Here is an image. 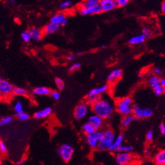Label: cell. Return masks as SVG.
<instances>
[{
	"label": "cell",
	"mask_w": 165,
	"mask_h": 165,
	"mask_svg": "<svg viewBox=\"0 0 165 165\" xmlns=\"http://www.w3.org/2000/svg\"><path fill=\"white\" fill-rule=\"evenodd\" d=\"M10 1V3H12V4H14V2H15L14 1Z\"/></svg>",
	"instance_id": "11a10c76"
},
{
	"label": "cell",
	"mask_w": 165,
	"mask_h": 165,
	"mask_svg": "<svg viewBox=\"0 0 165 165\" xmlns=\"http://www.w3.org/2000/svg\"><path fill=\"white\" fill-rule=\"evenodd\" d=\"M103 136V132L97 130L94 134L86 136V141L88 145L92 148H97L98 144L102 139Z\"/></svg>",
	"instance_id": "ba28073f"
},
{
	"label": "cell",
	"mask_w": 165,
	"mask_h": 165,
	"mask_svg": "<svg viewBox=\"0 0 165 165\" xmlns=\"http://www.w3.org/2000/svg\"><path fill=\"white\" fill-rule=\"evenodd\" d=\"M145 39H146L145 36H144V35H143L142 34H139V35L133 36V37L130 38L128 42H129L130 45H139L144 43Z\"/></svg>",
	"instance_id": "603a6c76"
},
{
	"label": "cell",
	"mask_w": 165,
	"mask_h": 165,
	"mask_svg": "<svg viewBox=\"0 0 165 165\" xmlns=\"http://www.w3.org/2000/svg\"><path fill=\"white\" fill-rule=\"evenodd\" d=\"M135 119V117L133 115H129L124 116L121 120V126L123 127L126 128L128 127L129 126L131 125V123L134 121Z\"/></svg>",
	"instance_id": "d4e9b609"
},
{
	"label": "cell",
	"mask_w": 165,
	"mask_h": 165,
	"mask_svg": "<svg viewBox=\"0 0 165 165\" xmlns=\"http://www.w3.org/2000/svg\"><path fill=\"white\" fill-rule=\"evenodd\" d=\"M60 26L59 25L53 24V23L50 22L49 24H48L43 31V34L45 35H50V34L55 33L59 29Z\"/></svg>",
	"instance_id": "2e32d148"
},
{
	"label": "cell",
	"mask_w": 165,
	"mask_h": 165,
	"mask_svg": "<svg viewBox=\"0 0 165 165\" xmlns=\"http://www.w3.org/2000/svg\"><path fill=\"white\" fill-rule=\"evenodd\" d=\"M142 34L144 35L146 38L150 37L152 35V31L150 28H148V27H144L142 30Z\"/></svg>",
	"instance_id": "836d02e7"
},
{
	"label": "cell",
	"mask_w": 165,
	"mask_h": 165,
	"mask_svg": "<svg viewBox=\"0 0 165 165\" xmlns=\"http://www.w3.org/2000/svg\"><path fill=\"white\" fill-rule=\"evenodd\" d=\"M25 159H20L19 160H18V161L16 162V165H22L24 163V162H25Z\"/></svg>",
	"instance_id": "f6af8a7d"
},
{
	"label": "cell",
	"mask_w": 165,
	"mask_h": 165,
	"mask_svg": "<svg viewBox=\"0 0 165 165\" xmlns=\"http://www.w3.org/2000/svg\"><path fill=\"white\" fill-rule=\"evenodd\" d=\"M80 14L82 16H86V15H95L98 14L102 12V8L101 6L99 4L97 5L92 7L90 8H84L83 10H80Z\"/></svg>",
	"instance_id": "30bf717a"
},
{
	"label": "cell",
	"mask_w": 165,
	"mask_h": 165,
	"mask_svg": "<svg viewBox=\"0 0 165 165\" xmlns=\"http://www.w3.org/2000/svg\"><path fill=\"white\" fill-rule=\"evenodd\" d=\"M14 86L8 80H2L0 82V94L2 98L10 97L13 95Z\"/></svg>",
	"instance_id": "52a82bcc"
},
{
	"label": "cell",
	"mask_w": 165,
	"mask_h": 165,
	"mask_svg": "<svg viewBox=\"0 0 165 165\" xmlns=\"http://www.w3.org/2000/svg\"><path fill=\"white\" fill-rule=\"evenodd\" d=\"M94 113L99 116L102 119L109 118L114 111L113 105L110 100L100 98L98 101L92 106Z\"/></svg>",
	"instance_id": "6da1fadb"
},
{
	"label": "cell",
	"mask_w": 165,
	"mask_h": 165,
	"mask_svg": "<svg viewBox=\"0 0 165 165\" xmlns=\"http://www.w3.org/2000/svg\"><path fill=\"white\" fill-rule=\"evenodd\" d=\"M21 38H22V41L26 43H29L30 41H31V40L32 39L31 36V35H30V34L28 33V31L22 32V33L21 34Z\"/></svg>",
	"instance_id": "4dcf8cb0"
},
{
	"label": "cell",
	"mask_w": 165,
	"mask_h": 165,
	"mask_svg": "<svg viewBox=\"0 0 165 165\" xmlns=\"http://www.w3.org/2000/svg\"><path fill=\"white\" fill-rule=\"evenodd\" d=\"M101 48H102V49H105V48H106V46H105V45H102L101 46Z\"/></svg>",
	"instance_id": "db71d44e"
},
{
	"label": "cell",
	"mask_w": 165,
	"mask_h": 165,
	"mask_svg": "<svg viewBox=\"0 0 165 165\" xmlns=\"http://www.w3.org/2000/svg\"><path fill=\"white\" fill-rule=\"evenodd\" d=\"M28 33L31 36L32 39H34L36 41H40L42 38L43 34L42 31H41L39 29L36 28V27H33V28L30 29Z\"/></svg>",
	"instance_id": "d6986e66"
},
{
	"label": "cell",
	"mask_w": 165,
	"mask_h": 165,
	"mask_svg": "<svg viewBox=\"0 0 165 165\" xmlns=\"http://www.w3.org/2000/svg\"><path fill=\"white\" fill-rule=\"evenodd\" d=\"M99 4L101 6L102 11L104 12L111 11L115 8L113 0H100L99 1Z\"/></svg>",
	"instance_id": "9a60e30c"
},
{
	"label": "cell",
	"mask_w": 165,
	"mask_h": 165,
	"mask_svg": "<svg viewBox=\"0 0 165 165\" xmlns=\"http://www.w3.org/2000/svg\"><path fill=\"white\" fill-rule=\"evenodd\" d=\"M57 154L63 159V161L68 162L72 159L74 149L72 146L68 144H63L57 149Z\"/></svg>",
	"instance_id": "277c9868"
},
{
	"label": "cell",
	"mask_w": 165,
	"mask_h": 165,
	"mask_svg": "<svg viewBox=\"0 0 165 165\" xmlns=\"http://www.w3.org/2000/svg\"><path fill=\"white\" fill-rule=\"evenodd\" d=\"M65 18H66L65 14L64 13H63V12L57 13L51 18V23L59 25V26H61V22H62L63 20L64 19H65Z\"/></svg>",
	"instance_id": "44dd1931"
},
{
	"label": "cell",
	"mask_w": 165,
	"mask_h": 165,
	"mask_svg": "<svg viewBox=\"0 0 165 165\" xmlns=\"http://www.w3.org/2000/svg\"><path fill=\"white\" fill-rule=\"evenodd\" d=\"M133 148L132 146L129 145H122L120 147L119 151L120 152H126V153H130L132 151Z\"/></svg>",
	"instance_id": "d6a6232c"
},
{
	"label": "cell",
	"mask_w": 165,
	"mask_h": 165,
	"mask_svg": "<svg viewBox=\"0 0 165 165\" xmlns=\"http://www.w3.org/2000/svg\"><path fill=\"white\" fill-rule=\"evenodd\" d=\"M1 160L0 159V165H1Z\"/></svg>",
	"instance_id": "680465c9"
},
{
	"label": "cell",
	"mask_w": 165,
	"mask_h": 165,
	"mask_svg": "<svg viewBox=\"0 0 165 165\" xmlns=\"http://www.w3.org/2000/svg\"><path fill=\"white\" fill-rule=\"evenodd\" d=\"M14 111L17 115H18L24 113V108H23V105L22 102L20 101V100H17V101L16 102V103L14 104Z\"/></svg>",
	"instance_id": "83f0119b"
},
{
	"label": "cell",
	"mask_w": 165,
	"mask_h": 165,
	"mask_svg": "<svg viewBox=\"0 0 165 165\" xmlns=\"http://www.w3.org/2000/svg\"><path fill=\"white\" fill-rule=\"evenodd\" d=\"M123 135H119V136L115 137L114 142L112 144L111 147L109 148V151L111 152H117L119 151V148L121 146L123 145Z\"/></svg>",
	"instance_id": "5bb4252c"
},
{
	"label": "cell",
	"mask_w": 165,
	"mask_h": 165,
	"mask_svg": "<svg viewBox=\"0 0 165 165\" xmlns=\"http://www.w3.org/2000/svg\"><path fill=\"white\" fill-rule=\"evenodd\" d=\"M68 20L67 18H65V19H64L63 20V22H61V26H65V25L68 24Z\"/></svg>",
	"instance_id": "f907efd6"
},
{
	"label": "cell",
	"mask_w": 165,
	"mask_h": 165,
	"mask_svg": "<svg viewBox=\"0 0 165 165\" xmlns=\"http://www.w3.org/2000/svg\"><path fill=\"white\" fill-rule=\"evenodd\" d=\"M2 98V97H1V94H0V100H1Z\"/></svg>",
	"instance_id": "6f0895ef"
},
{
	"label": "cell",
	"mask_w": 165,
	"mask_h": 165,
	"mask_svg": "<svg viewBox=\"0 0 165 165\" xmlns=\"http://www.w3.org/2000/svg\"><path fill=\"white\" fill-rule=\"evenodd\" d=\"M161 11L162 13L165 14V1H163L161 4Z\"/></svg>",
	"instance_id": "7dc6e473"
},
{
	"label": "cell",
	"mask_w": 165,
	"mask_h": 165,
	"mask_svg": "<svg viewBox=\"0 0 165 165\" xmlns=\"http://www.w3.org/2000/svg\"><path fill=\"white\" fill-rule=\"evenodd\" d=\"M88 105L85 102L80 103L75 107L74 111V117L76 120H82L85 118L88 113Z\"/></svg>",
	"instance_id": "8992f818"
},
{
	"label": "cell",
	"mask_w": 165,
	"mask_h": 165,
	"mask_svg": "<svg viewBox=\"0 0 165 165\" xmlns=\"http://www.w3.org/2000/svg\"><path fill=\"white\" fill-rule=\"evenodd\" d=\"M81 68V63H75L74 64H73L69 68V71L71 72H74V71L78 70V69H80Z\"/></svg>",
	"instance_id": "f35d334b"
},
{
	"label": "cell",
	"mask_w": 165,
	"mask_h": 165,
	"mask_svg": "<svg viewBox=\"0 0 165 165\" xmlns=\"http://www.w3.org/2000/svg\"><path fill=\"white\" fill-rule=\"evenodd\" d=\"M13 95L15 96H20V97H26L28 95V90L24 88L14 86Z\"/></svg>",
	"instance_id": "484cf974"
},
{
	"label": "cell",
	"mask_w": 165,
	"mask_h": 165,
	"mask_svg": "<svg viewBox=\"0 0 165 165\" xmlns=\"http://www.w3.org/2000/svg\"><path fill=\"white\" fill-rule=\"evenodd\" d=\"M127 165H133V164H127Z\"/></svg>",
	"instance_id": "94428289"
},
{
	"label": "cell",
	"mask_w": 165,
	"mask_h": 165,
	"mask_svg": "<svg viewBox=\"0 0 165 165\" xmlns=\"http://www.w3.org/2000/svg\"><path fill=\"white\" fill-rule=\"evenodd\" d=\"M123 71L121 69H115L110 72L108 77H107V81L110 83H113L116 81H117L119 79L121 78L122 76Z\"/></svg>",
	"instance_id": "7c38bea8"
},
{
	"label": "cell",
	"mask_w": 165,
	"mask_h": 165,
	"mask_svg": "<svg viewBox=\"0 0 165 165\" xmlns=\"http://www.w3.org/2000/svg\"><path fill=\"white\" fill-rule=\"evenodd\" d=\"M100 96H95V97H87L86 99V103L88 105L92 106L95 103H97L100 99Z\"/></svg>",
	"instance_id": "f1b7e54d"
},
{
	"label": "cell",
	"mask_w": 165,
	"mask_h": 165,
	"mask_svg": "<svg viewBox=\"0 0 165 165\" xmlns=\"http://www.w3.org/2000/svg\"><path fill=\"white\" fill-rule=\"evenodd\" d=\"M148 83L150 86L153 88V90L161 86L160 85V79L156 75H151L148 79Z\"/></svg>",
	"instance_id": "7402d4cb"
},
{
	"label": "cell",
	"mask_w": 165,
	"mask_h": 165,
	"mask_svg": "<svg viewBox=\"0 0 165 165\" xmlns=\"http://www.w3.org/2000/svg\"><path fill=\"white\" fill-rule=\"evenodd\" d=\"M51 97L55 100H59V98H60V94L57 90L51 91Z\"/></svg>",
	"instance_id": "60d3db41"
},
{
	"label": "cell",
	"mask_w": 165,
	"mask_h": 165,
	"mask_svg": "<svg viewBox=\"0 0 165 165\" xmlns=\"http://www.w3.org/2000/svg\"><path fill=\"white\" fill-rule=\"evenodd\" d=\"M113 4H114L115 8H119V7L118 0H113Z\"/></svg>",
	"instance_id": "681fc988"
},
{
	"label": "cell",
	"mask_w": 165,
	"mask_h": 165,
	"mask_svg": "<svg viewBox=\"0 0 165 165\" xmlns=\"http://www.w3.org/2000/svg\"><path fill=\"white\" fill-rule=\"evenodd\" d=\"M1 80H2V78H1V75H0V82H1Z\"/></svg>",
	"instance_id": "9f6ffc18"
},
{
	"label": "cell",
	"mask_w": 165,
	"mask_h": 165,
	"mask_svg": "<svg viewBox=\"0 0 165 165\" xmlns=\"http://www.w3.org/2000/svg\"><path fill=\"white\" fill-rule=\"evenodd\" d=\"M160 85L165 90V78L160 79Z\"/></svg>",
	"instance_id": "bcb514c9"
},
{
	"label": "cell",
	"mask_w": 165,
	"mask_h": 165,
	"mask_svg": "<svg viewBox=\"0 0 165 165\" xmlns=\"http://www.w3.org/2000/svg\"><path fill=\"white\" fill-rule=\"evenodd\" d=\"M154 162L157 165H165V150H160L155 155Z\"/></svg>",
	"instance_id": "ffe728a7"
},
{
	"label": "cell",
	"mask_w": 165,
	"mask_h": 165,
	"mask_svg": "<svg viewBox=\"0 0 165 165\" xmlns=\"http://www.w3.org/2000/svg\"><path fill=\"white\" fill-rule=\"evenodd\" d=\"M82 132H83L86 136H89V135L92 134L97 131V129H96L95 128L88 122L83 125V126H82Z\"/></svg>",
	"instance_id": "4316f807"
},
{
	"label": "cell",
	"mask_w": 165,
	"mask_h": 165,
	"mask_svg": "<svg viewBox=\"0 0 165 165\" xmlns=\"http://www.w3.org/2000/svg\"><path fill=\"white\" fill-rule=\"evenodd\" d=\"M77 55L78 56H82V52H78L77 53Z\"/></svg>",
	"instance_id": "f5cc1de1"
},
{
	"label": "cell",
	"mask_w": 165,
	"mask_h": 165,
	"mask_svg": "<svg viewBox=\"0 0 165 165\" xmlns=\"http://www.w3.org/2000/svg\"><path fill=\"white\" fill-rule=\"evenodd\" d=\"M88 123L93 126L97 130H98L102 127L103 124V119L99 116L94 114L92 115L88 118Z\"/></svg>",
	"instance_id": "8fae6325"
},
{
	"label": "cell",
	"mask_w": 165,
	"mask_h": 165,
	"mask_svg": "<svg viewBox=\"0 0 165 165\" xmlns=\"http://www.w3.org/2000/svg\"><path fill=\"white\" fill-rule=\"evenodd\" d=\"M133 115L135 117V118L137 119H144L150 117L152 115L153 111L152 109L143 108L139 106L138 105H133Z\"/></svg>",
	"instance_id": "5b68a950"
},
{
	"label": "cell",
	"mask_w": 165,
	"mask_h": 165,
	"mask_svg": "<svg viewBox=\"0 0 165 165\" xmlns=\"http://www.w3.org/2000/svg\"><path fill=\"white\" fill-rule=\"evenodd\" d=\"M1 119V116L0 115V119Z\"/></svg>",
	"instance_id": "91938a15"
},
{
	"label": "cell",
	"mask_w": 165,
	"mask_h": 165,
	"mask_svg": "<svg viewBox=\"0 0 165 165\" xmlns=\"http://www.w3.org/2000/svg\"><path fill=\"white\" fill-rule=\"evenodd\" d=\"M133 156L132 154L126 152H119L115 156V160L117 163L119 165H127L131 164Z\"/></svg>",
	"instance_id": "9c48e42d"
},
{
	"label": "cell",
	"mask_w": 165,
	"mask_h": 165,
	"mask_svg": "<svg viewBox=\"0 0 165 165\" xmlns=\"http://www.w3.org/2000/svg\"><path fill=\"white\" fill-rule=\"evenodd\" d=\"M98 4H99L98 0H87V1H84L83 3L80 4V6H79V10L80 11L84 8H90L97 5Z\"/></svg>",
	"instance_id": "cb8c5ba5"
},
{
	"label": "cell",
	"mask_w": 165,
	"mask_h": 165,
	"mask_svg": "<svg viewBox=\"0 0 165 165\" xmlns=\"http://www.w3.org/2000/svg\"><path fill=\"white\" fill-rule=\"evenodd\" d=\"M0 141H1V140H0Z\"/></svg>",
	"instance_id": "6125c7cd"
},
{
	"label": "cell",
	"mask_w": 165,
	"mask_h": 165,
	"mask_svg": "<svg viewBox=\"0 0 165 165\" xmlns=\"http://www.w3.org/2000/svg\"><path fill=\"white\" fill-rule=\"evenodd\" d=\"M118 2L119 7H123L127 5L129 1H128V0H118Z\"/></svg>",
	"instance_id": "ee69618b"
},
{
	"label": "cell",
	"mask_w": 165,
	"mask_h": 165,
	"mask_svg": "<svg viewBox=\"0 0 165 165\" xmlns=\"http://www.w3.org/2000/svg\"><path fill=\"white\" fill-rule=\"evenodd\" d=\"M159 131L162 135H165V124L161 123L159 126Z\"/></svg>",
	"instance_id": "7bdbcfd3"
},
{
	"label": "cell",
	"mask_w": 165,
	"mask_h": 165,
	"mask_svg": "<svg viewBox=\"0 0 165 165\" xmlns=\"http://www.w3.org/2000/svg\"><path fill=\"white\" fill-rule=\"evenodd\" d=\"M33 93L34 95L37 96H48L51 95V91L49 88L45 86H39L34 88Z\"/></svg>",
	"instance_id": "e0dca14e"
},
{
	"label": "cell",
	"mask_w": 165,
	"mask_h": 165,
	"mask_svg": "<svg viewBox=\"0 0 165 165\" xmlns=\"http://www.w3.org/2000/svg\"><path fill=\"white\" fill-rule=\"evenodd\" d=\"M115 139V135L111 129H106L103 132V136L98 144L97 149L100 151L109 150Z\"/></svg>",
	"instance_id": "7a4b0ae2"
},
{
	"label": "cell",
	"mask_w": 165,
	"mask_h": 165,
	"mask_svg": "<svg viewBox=\"0 0 165 165\" xmlns=\"http://www.w3.org/2000/svg\"><path fill=\"white\" fill-rule=\"evenodd\" d=\"M68 59L69 61H74L75 59V57L73 55H70L68 56Z\"/></svg>",
	"instance_id": "c3c4849f"
},
{
	"label": "cell",
	"mask_w": 165,
	"mask_h": 165,
	"mask_svg": "<svg viewBox=\"0 0 165 165\" xmlns=\"http://www.w3.org/2000/svg\"><path fill=\"white\" fill-rule=\"evenodd\" d=\"M108 89V85H103L102 86L93 88L89 92L88 97H95V96H100L102 93L105 92Z\"/></svg>",
	"instance_id": "ac0fdd59"
},
{
	"label": "cell",
	"mask_w": 165,
	"mask_h": 165,
	"mask_svg": "<svg viewBox=\"0 0 165 165\" xmlns=\"http://www.w3.org/2000/svg\"><path fill=\"white\" fill-rule=\"evenodd\" d=\"M117 111L122 115H132L133 112V100L131 98L126 97L118 100L116 104Z\"/></svg>",
	"instance_id": "3957f363"
},
{
	"label": "cell",
	"mask_w": 165,
	"mask_h": 165,
	"mask_svg": "<svg viewBox=\"0 0 165 165\" xmlns=\"http://www.w3.org/2000/svg\"><path fill=\"white\" fill-rule=\"evenodd\" d=\"M51 113L52 109L51 107H46L45 109L36 111L34 114V117L36 119H41L48 117L51 115Z\"/></svg>",
	"instance_id": "4fadbf2b"
},
{
	"label": "cell",
	"mask_w": 165,
	"mask_h": 165,
	"mask_svg": "<svg viewBox=\"0 0 165 165\" xmlns=\"http://www.w3.org/2000/svg\"><path fill=\"white\" fill-rule=\"evenodd\" d=\"M144 153H145V154H148L149 153V150H148V149H145V150H144Z\"/></svg>",
	"instance_id": "816d5d0a"
},
{
	"label": "cell",
	"mask_w": 165,
	"mask_h": 165,
	"mask_svg": "<svg viewBox=\"0 0 165 165\" xmlns=\"http://www.w3.org/2000/svg\"><path fill=\"white\" fill-rule=\"evenodd\" d=\"M12 121V117L10 116L6 117L1 118L0 119V127L1 126H4L6 125H8L9 123H10Z\"/></svg>",
	"instance_id": "1f68e13d"
},
{
	"label": "cell",
	"mask_w": 165,
	"mask_h": 165,
	"mask_svg": "<svg viewBox=\"0 0 165 165\" xmlns=\"http://www.w3.org/2000/svg\"><path fill=\"white\" fill-rule=\"evenodd\" d=\"M152 72H153V74H154V75H156V76H158V77H159V75H161L162 74V69H160L159 67H154V68H153Z\"/></svg>",
	"instance_id": "ab89813d"
},
{
	"label": "cell",
	"mask_w": 165,
	"mask_h": 165,
	"mask_svg": "<svg viewBox=\"0 0 165 165\" xmlns=\"http://www.w3.org/2000/svg\"><path fill=\"white\" fill-rule=\"evenodd\" d=\"M55 82L57 88L59 90H62L64 88V87H65V83H64L63 80L61 79L60 78H56L55 80Z\"/></svg>",
	"instance_id": "f546056e"
},
{
	"label": "cell",
	"mask_w": 165,
	"mask_h": 165,
	"mask_svg": "<svg viewBox=\"0 0 165 165\" xmlns=\"http://www.w3.org/2000/svg\"><path fill=\"white\" fill-rule=\"evenodd\" d=\"M72 4V1H70V0H68V1H64L62 3H61L60 4V8L61 9H66L70 7Z\"/></svg>",
	"instance_id": "8d00e7d4"
},
{
	"label": "cell",
	"mask_w": 165,
	"mask_h": 165,
	"mask_svg": "<svg viewBox=\"0 0 165 165\" xmlns=\"http://www.w3.org/2000/svg\"><path fill=\"white\" fill-rule=\"evenodd\" d=\"M153 136H154V134H153V132L152 130H150V131L148 132L147 134H146V139H147L148 142H151L153 139Z\"/></svg>",
	"instance_id": "b9f144b4"
},
{
	"label": "cell",
	"mask_w": 165,
	"mask_h": 165,
	"mask_svg": "<svg viewBox=\"0 0 165 165\" xmlns=\"http://www.w3.org/2000/svg\"><path fill=\"white\" fill-rule=\"evenodd\" d=\"M164 92H165L164 89L162 88V86H160V87H159V88H156L154 90V92L156 96H160V95H163V94L164 93Z\"/></svg>",
	"instance_id": "74e56055"
},
{
	"label": "cell",
	"mask_w": 165,
	"mask_h": 165,
	"mask_svg": "<svg viewBox=\"0 0 165 165\" xmlns=\"http://www.w3.org/2000/svg\"><path fill=\"white\" fill-rule=\"evenodd\" d=\"M18 118L19 119L20 121H27L30 118V115L26 113H21L20 115H18Z\"/></svg>",
	"instance_id": "d590c367"
},
{
	"label": "cell",
	"mask_w": 165,
	"mask_h": 165,
	"mask_svg": "<svg viewBox=\"0 0 165 165\" xmlns=\"http://www.w3.org/2000/svg\"><path fill=\"white\" fill-rule=\"evenodd\" d=\"M0 152L3 154H5L8 152V148H7V146L6 145V144L1 140L0 141Z\"/></svg>",
	"instance_id": "e575fe53"
}]
</instances>
